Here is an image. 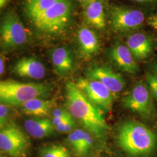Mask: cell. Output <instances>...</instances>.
<instances>
[{"label": "cell", "mask_w": 157, "mask_h": 157, "mask_svg": "<svg viewBox=\"0 0 157 157\" xmlns=\"http://www.w3.org/2000/svg\"><path fill=\"white\" fill-rule=\"evenodd\" d=\"M65 91L67 109L72 117L90 134L98 139H103L109 126L101 109L86 97L75 83L67 82Z\"/></svg>", "instance_id": "1"}, {"label": "cell", "mask_w": 157, "mask_h": 157, "mask_svg": "<svg viewBox=\"0 0 157 157\" xmlns=\"http://www.w3.org/2000/svg\"><path fill=\"white\" fill-rule=\"evenodd\" d=\"M116 140L118 146L130 157H147L155 148V134L144 124L129 120L118 128Z\"/></svg>", "instance_id": "2"}, {"label": "cell", "mask_w": 157, "mask_h": 157, "mask_svg": "<svg viewBox=\"0 0 157 157\" xmlns=\"http://www.w3.org/2000/svg\"><path fill=\"white\" fill-rule=\"evenodd\" d=\"M50 91V86L43 83L0 80V104L8 107L21 106L30 100L45 97Z\"/></svg>", "instance_id": "3"}, {"label": "cell", "mask_w": 157, "mask_h": 157, "mask_svg": "<svg viewBox=\"0 0 157 157\" xmlns=\"http://www.w3.org/2000/svg\"><path fill=\"white\" fill-rule=\"evenodd\" d=\"M72 11V0H60L30 21L40 32L48 35H57L69 27Z\"/></svg>", "instance_id": "4"}, {"label": "cell", "mask_w": 157, "mask_h": 157, "mask_svg": "<svg viewBox=\"0 0 157 157\" xmlns=\"http://www.w3.org/2000/svg\"><path fill=\"white\" fill-rule=\"evenodd\" d=\"M31 141L23 129L15 122H8L0 129V151L10 157H28Z\"/></svg>", "instance_id": "5"}, {"label": "cell", "mask_w": 157, "mask_h": 157, "mask_svg": "<svg viewBox=\"0 0 157 157\" xmlns=\"http://www.w3.org/2000/svg\"><path fill=\"white\" fill-rule=\"evenodd\" d=\"M125 108L139 115L146 120H152L157 117V111L154 98L146 83L139 81L122 100Z\"/></svg>", "instance_id": "6"}, {"label": "cell", "mask_w": 157, "mask_h": 157, "mask_svg": "<svg viewBox=\"0 0 157 157\" xmlns=\"http://www.w3.org/2000/svg\"><path fill=\"white\" fill-rule=\"evenodd\" d=\"M110 24L117 33H124L140 28L145 21L144 12L136 8L113 6L109 10Z\"/></svg>", "instance_id": "7"}, {"label": "cell", "mask_w": 157, "mask_h": 157, "mask_svg": "<svg viewBox=\"0 0 157 157\" xmlns=\"http://www.w3.org/2000/svg\"><path fill=\"white\" fill-rule=\"evenodd\" d=\"M86 97L101 111L112 109L115 95L101 82L87 78H79L75 83Z\"/></svg>", "instance_id": "8"}, {"label": "cell", "mask_w": 157, "mask_h": 157, "mask_svg": "<svg viewBox=\"0 0 157 157\" xmlns=\"http://www.w3.org/2000/svg\"><path fill=\"white\" fill-rule=\"evenodd\" d=\"M0 36L3 46L7 48L24 44L28 37L22 23L13 12H8L2 19L0 25Z\"/></svg>", "instance_id": "9"}, {"label": "cell", "mask_w": 157, "mask_h": 157, "mask_svg": "<svg viewBox=\"0 0 157 157\" xmlns=\"http://www.w3.org/2000/svg\"><path fill=\"white\" fill-rule=\"evenodd\" d=\"M87 78L97 80L106 86L114 94L124 90L125 86L124 78L107 66H93L86 71Z\"/></svg>", "instance_id": "10"}, {"label": "cell", "mask_w": 157, "mask_h": 157, "mask_svg": "<svg viewBox=\"0 0 157 157\" xmlns=\"http://www.w3.org/2000/svg\"><path fill=\"white\" fill-rule=\"evenodd\" d=\"M126 44L135 60L146 59L152 54L154 41L148 34L142 32L132 34L127 39Z\"/></svg>", "instance_id": "11"}, {"label": "cell", "mask_w": 157, "mask_h": 157, "mask_svg": "<svg viewBox=\"0 0 157 157\" xmlns=\"http://www.w3.org/2000/svg\"><path fill=\"white\" fill-rule=\"evenodd\" d=\"M113 63L122 71L129 74L139 72V67L127 45L116 43L109 51Z\"/></svg>", "instance_id": "12"}, {"label": "cell", "mask_w": 157, "mask_h": 157, "mask_svg": "<svg viewBox=\"0 0 157 157\" xmlns=\"http://www.w3.org/2000/svg\"><path fill=\"white\" fill-rule=\"evenodd\" d=\"M78 50L80 56L89 60L97 55L100 50V41L94 30L83 26L78 32Z\"/></svg>", "instance_id": "13"}, {"label": "cell", "mask_w": 157, "mask_h": 157, "mask_svg": "<svg viewBox=\"0 0 157 157\" xmlns=\"http://www.w3.org/2000/svg\"><path fill=\"white\" fill-rule=\"evenodd\" d=\"M17 76L25 78L41 79L45 76V68L39 59L34 57L23 58L16 62L13 69Z\"/></svg>", "instance_id": "14"}, {"label": "cell", "mask_w": 157, "mask_h": 157, "mask_svg": "<svg viewBox=\"0 0 157 157\" xmlns=\"http://www.w3.org/2000/svg\"><path fill=\"white\" fill-rule=\"evenodd\" d=\"M83 7L84 21L88 25L98 30L105 28L104 0H90Z\"/></svg>", "instance_id": "15"}, {"label": "cell", "mask_w": 157, "mask_h": 157, "mask_svg": "<svg viewBox=\"0 0 157 157\" xmlns=\"http://www.w3.org/2000/svg\"><path fill=\"white\" fill-rule=\"evenodd\" d=\"M51 61L56 74L66 76L74 67V59L72 52L67 47H58L51 52Z\"/></svg>", "instance_id": "16"}, {"label": "cell", "mask_w": 157, "mask_h": 157, "mask_svg": "<svg viewBox=\"0 0 157 157\" xmlns=\"http://www.w3.org/2000/svg\"><path fill=\"white\" fill-rule=\"evenodd\" d=\"M24 128L34 138L43 139L51 136L55 132L56 128L52 121L47 118H34L25 121Z\"/></svg>", "instance_id": "17"}, {"label": "cell", "mask_w": 157, "mask_h": 157, "mask_svg": "<svg viewBox=\"0 0 157 157\" xmlns=\"http://www.w3.org/2000/svg\"><path fill=\"white\" fill-rule=\"evenodd\" d=\"M56 105L54 100L43 98H35L24 103L22 107L23 112L29 116L35 118H45Z\"/></svg>", "instance_id": "18"}, {"label": "cell", "mask_w": 157, "mask_h": 157, "mask_svg": "<svg viewBox=\"0 0 157 157\" xmlns=\"http://www.w3.org/2000/svg\"><path fill=\"white\" fill-rule=\"evenodd\" d=\"M60 0H25V11L30 20L45 11Z\"/></svg>", "instance_id": "19"}, {"label": "cell", "mask_w": 157, "mask_h": 157, "mask_svg": "<svg viewBox=\"0 0 157 157\" xmlns=\"http://www.w3.org/2000/svg\"><path fill=\"white\" fill-rule=\"evenodd\" d=\"M40 157H70L67 148L60 144H51L43 147L40 151Z\"/></svg>", "instance_id": "20"}, {"label": "cell", "mask_w": 157, "mask_h": 157, "mask_svg": "<svg viewBox=\"0 0 157 157\" xmlns=\"http://www.w3.org/2000/svg\"><path fill=\"white\" fill-rule=\"evenodd\" d=\"M85 131L82 129H76L67 137V141L75 154L82 156V146Z\"/></svg>", "instance_id": "21"}, {"label": "cell", "mask_w": 157, "mask_h": 157, "mask_svg": "<svg viewBox=\"0 0 157 157\" xmlns=\"http://www.w3.org/2000/svg\"><path fill=\"white\" fill-rule=\"evenodd\" d=\"M75 128V122L73 117L69 118L56 127V130L61 133H68L72 131Z\"/></svg>", "instance_id": "22"}, {"label": "cell", "mask_w": 157, "mask_h": 157, "mask_svg": "<svg viewBox=\"0 0 157 157\" xmlns=\"http://www.w3.org/2000/svg\"><path fill=\"white\" fill-rule=\"evenodd\" d=\"M91 135H92L90 134L89 132L85 131L82 146V156L87 154L92 147L93 143V139Z\"/></svg>", "instance_id": "23"}, {"label": "cell", "mask_w": 157, "mask_h": 157, "mask_svg": "<svg viewBox=\"0 0 157 157\" xmlns=\"http://www.w3.org/2000/svg\"><path fill=\"white\" fill-rule=\"evenodd\" d=\"M10 114V110L8 106L0 104V129L3 128L7 124V121Z\"/></svg>", "instance_id": "24"}, {"label": "cell", "mask_w": 157, "mask_h": 157, "mask_svg": "<svg viewBox=\"0 0 157 157\" xmlns=\"http://www.w3.org/2000/svg\"><path fill=\"white\" fill-rule=\"evenodd\" d=\"M146 84L150 90L153 98L157 102V84L147 74H146Z\"/></svg>", "instance_id": "25"}, {"label": "cell", "mask_w": 157, "mask_h": 157, "mask_svg": "<svg viewBox=\"0 0 157 157\" xmlns=\"http://www.w3.org/2000/svg\"><path fill=\"white\" fill-rule=\"evenodd\" d=\"M71 115L67 109L56 108L52 111V118H59Z\"/></svg>", "instance_id": "26"}, {"label": "cell", "mask_w": 157, "mask_h": 157, "mask_svg": "<svg viewBox=\"0 0 157 157\" xmlns=\"http://www.w3.org/2000/svg\"><path fill=\"white\" fill-rule=\"evenodd\" d=\"M147 22L149 26L157 31V12L148 17Z\"/></svg>", "instance_id": "27"}, {"label": "cell", "mask_w": 157, "mask_h": 157, "mask_svg": "<svg viewBox=\"0 0 157 157\" xmlns=\"http://www.w3.org/2000/svg\"><path fill=\"white\" fill-rule=\"evenodd\" d=\"M72 116L71 115H67L66 117H63L53 118H52V124H54V127H56V126L62 124L68 119L72 118Z\"/></svg>", "instance_id": "28"}, {"label": "cell", "mask_w": 157, "mask_h": 157, "mask_svg": "<svg viewBox=\"0 0 157 157\" xmlns=\"http://www.w3.org/2000/svg\"><path fill=\"white\" fill-rule=\"evenodd\" d=\"M132 2H133L137 4H151L157 3V0H130Z\"/></svg>", "instance_id": "29"}, {"label": "cell", "mask_w": 157, "mask_h": 157, "mask_svg": "<svg viewBox=\"0 0 157 157\" xmlns=\"http://www.w3.org/2000/svg\"><path fill=\"white\" fill-rule=\"evenodd\" d=\"M4 69H5V64H4V59L1 56H0V76L4 72Z\"/></svg>", "instance_id": "30"}, {"label": "cell", "mask_w": 157, "mask_h": 157, "mask_svg": "<svg viewBox=\"0 0 157 157\" xmlns=\"http://www.w3.org/2000/svg\"><path fill=\"white\" fill-rule=\"evenodd\" d=\"M147 75H148L154 81V82L157 84V74L154 72H147L146 73Z\"/></svg>", "instance_id": "31"}, {"label": "cell", "mask_w": 157, "mask_h": 157, "mask_svg": "<svg viewBox=\"0 0 157 157\" xmlns=\"http://www.w3.org/2000/svg\"><path fill=\"white\" fill-rule=\"evenodd\" d=\"M151 68L152 71V72L157 74V61L152 63L151 64Z\"/></svg>", "instance_id": "32"}, {"label": "cell", "mask_w": 157, "mask_h": 157, "mask_svg": "<svg viewBox=\"0 0 157 157\" xmlns=\"http://www.w3.org/2000/svg\"><path fill=\"white\" fill-rule=\"evenodd\" d=\"M9 0H0V10H1L4 6H6V3Z\"/></svg>", "instance_id": "33"}, {"label": "cell", "mask_w": 157, "mask_h": 157, "mask_svg": "<svg viewBox=\"0 0 157 157\" xmlns=\"http://www.w3.org/2000/svg\"><path fill=\"white\" fill-rule=\"evenodd\" d=\"M78 1L83 6H84L88 2H89L90 0H78Z\"/></svg>", "instance_id": "34"}, {"label": "cell", "mask_w": 157, "mask_h": 157, "mask_svg": "<svg viewBox=\"0 0 157 157\" xmlns=\"http://www.w3.org/2000/svg\"><path fill=\"white\" fill-rule=\"evenodd\" d=\"M0 157H6L5 156V155H4L2 154V152L0 151Z\"/></svg>", "instance_id": "35"}]
</instances>
